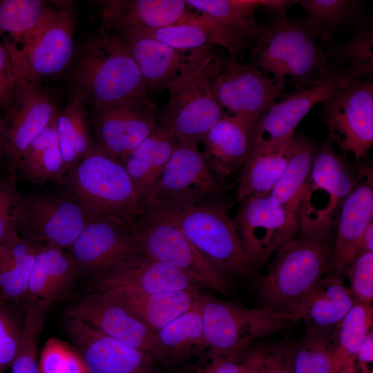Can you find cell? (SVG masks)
Listing matches in <instances>:
<instances>
[{
  "mask_svg": "<svg viewBox=\"0 0 373 373\" xmlns=\"http://www.w3.org/2000/svg\"><path fill=\"white\" fill-rule=\"evenodd\" d=\"M70 79L72 92L93 109L124 99L157 108L128 50L103 28L83 46Z\"/></svg>",
  "mask_w": 373,
  "mask_h": 373,
  "instance_id": "1",
  "label": "cell"
},
{
  "mask_svg": "<svg viewBox=\"0 0 373 373\" xmlns=\"http://www.w3.org/2000/svg\"><path fill=\"white\" fill-rule=\"evenodd\" d=\"M333 39L307 18L276 17L252 47L251 63L287 86L316 77L334 61Z\"/></svg>",
  "mask_w": 373,
  "mask_h": 373,
  "instance_id": "2",
  "label": "cell"
},
{
  "mask_svg": "<svg viewBox=\"0 0 373 373\" xmlns=\"http://www.w3.org/2000/svg\"><path fill=\"white\" fill-rule=\"evenodd\" d=\"M211 46L191 50L187 64L168 85V100L157 116L178 142L200 144L225 113L213 92L212 79L222 65Z\"/></svg>",
  "mask_w": 373,
  "mask_h": 373,
  "instance_id": "3",
  "label": "cell"
},
{
  "mask_svg": "<svg viewBox=\"0 0 373 373\" xmlns=\"http://www.w3.org/2000/svg\"><path fill=\"white\" fill-rule=\"evenodd\" d=\"M68 193L88 221L133 227L142 213L122 163L95 149L66 178Z\"/></svg>",
  "mask_w": 373,
  "mask_h": 373,
  "instance_id": "4",
  "label": "cell"
},
{
  "mask_svg": "<svg viewBox=\"0 0 373 373\" xmlns=\"http://www.w3.org/2000/svg\"><path fill=\"white\" fill-rule=\"evenodd\" d=\"M179 229L224 277H249L254 269L246 258L227 209L207 200L172 204L144 210Z\"/></svg>",
  "mask_w": 373,
  "mask_h": 373,
  "instance_id": "5",
  "label": "cell"
},
{
  "mask_svg": "<svg viewBox=\"0 0 373 373\" xmlns=\"http://www.w3.org/2000/svg\"><path fill=\"white\" fill-rule=\"evenodd\" d=\"M329 240L300 234L277 251L267 273L258 281L262 307L291 313L330 269Z\"/></svg>",
  "mask_w": 373,
  "mask_h": 373,
  "instance_id": "6",
  "label": "cell"
},
{
  "mask_svg": "<svg viewBox=\"0 0 373 373\" xmlns=\"http://www.w3.org/2000/svg\"><path fill=\"white\" fill-rule=\"evenodd\" d=\"M204 336L209 358L240 360L257 339L276 334L297 321L291 312L245 307L202 295Z\"/></svg>",
  "mask_w": 373,
  "mask_h": 373,
  "instance_id": "7",
  "label": "cell"
},
{
  "mask_svg": "<svg viewBox=\"0 0 373 373\" xmlns=\"http://www.w3.org/2000/svg\"><path fill=\"white\" fill-rule=\"evenodd\" d=\"M373 66L332 61L316 77L292 86L260 118L251 146L294 133L309 111L344 88L372 77Z\"/></svg>",
  "mask_w": 373,
  "mask_h": 373,
  "instance_id": "8",
  "label": "cell"
},
{
  "mask_svg": "<svg viewBox=\"0 0 373 373\" xmlns=\"http://www.w3.org/2000/svg\"><path fill=\"white\" fill-rule=\"evenodd\" d=\"M358 182L329 138L319 146L299 207L300 234L329 238L342 204Z\"/></svg>",
  "mask_w": 373,
  "mask_h": 373,
  "instance_id": "9",
  "label": "cell"
},
{
  "mask_svg": "<svg viewBox=\"0 0 373 373\" xmlns=\"http://www.w3.org/2000/svg\"><path fill=\"white\" fill-rule=\"evenodd\" d=\"M298 209L284 206L271 193L240 201L233 222L242 249L254 270L298 234Z\"/></svg>",
  "mask_w": 373,
  "mask_h": 373,
  "instance_id": "10",
  "label": "cell"
},
{
  "mask_svg": "<svg viewBox=\"0 0 373 373\" xmlns=\"http://www.w3.org/2000/svg\"><path fill=\"white\" fill-rule=\"evenodd\" d=\"M130 230L140 252L173 266L199 285L228 292V279L171 223L144 211Z\"/></svg>",
  "mask_w": 373,
  "mask_h": 373,
  "instance_id": "11",
  "label": "cell"
},
{
  "mask_svg": "<svg viewBox=\"0 0 373 373\" xmlns=\"http://www.w3.org/2000/svg\"><path fill=\"white\" fill-rule=\"evenodd\" d=\"M372 79L354 82L323 103L329 140L357 162L366 157L373 144Z\"/></svg>",
  "mask_w": 373,
  "mask_h": 373,
  "instance_id": "12",
  "label": "cell"
},
{
  "mask_svg": "<svg viewBox=\"0 0 373 373\" xmlns=\"http://www.w3.org/2000/svg\"><path fill=\"white\" fill-rule=\"evenodd\" d=\"M73 8L55 10L50 21L28 46L15 48L5 45L17 84L39 82L61 73L72 58L74 48Z\"/></svg>",
  "mask_w": 373,
  "mask_h": 373,
  "instance_id": "13",
  "label": "cell"
},
{
  "mask_svg": "<svg viewBox=\"0 0 373 373\" xmlns=\"http://www.w3.org/2000/svg\"><path fill=\"white\" fill-rule=\"evenodd\" d=\"M216 97L232 115L261 116L286 92L287 86L265 75L254 64L229 56L212 79Z\"/></svg>",
  "mask_w": 373,
  "mask_h": 373,
  "instance_id": "14",
  "label": "cell"
},
{
  "mask_svg": "<svg viewBox=\"0 0 373 373\" xmlns=\"http://www.w3.org/2000/svg\"><path fill=\"white\" fill-rule=\"evenodd\" d=\"M88 220L68 192L23 197L19 236L41 246L67 250Z\"/></svg>",
  "mask_w": 373,
  "mask_h": 373,
  "instance_id": "15",
  "label": "cell"
},
{
  "mask_svg": "<svg viewBox=\"0 0 373 373\" xmlns=\"http://www.w3.org/2000/svg\"><path fill=\"white\" fill-rule=\"evenodd\" d=\"M199 146L178 142L142 211L166 204L199 202L220 192Z\"/></svg>",
  "mask_w": 373,
  "mask_h": 373,
  "instance_id": "16",
  "label": "cell"
},
{
  "mask_svg": "<svg viewBox=\"0 0 373 373\" xmlns=\"http://www.w3.org/2000/svg\"><path fill=\"white\" fill-rule=\"evenodd\" d=\"M64 316L138 348L162 363L155 334L106 292L95 289L81 296L65 306Z\"/></svg>",
  "mask_w": 373,
  "mask_h": 373,
  "instance_id": "17",
  "label": "cell"
},
{
  "mask_svg": "<svg viewBox=\"0 0 373 373\" xmlns=\"http://www.w3.org/2000/svg\"><path fill=\"white\" fill-rule=\"evenodd\" d=\"M59 109L57 97L40 83L23 82L17 85L14 104L3 119L9 174L17 178L18 166L25 151Z\"/></svg>",
  "mask_w": 373,
  "mask_h": 373,
  "instance_id": "18",
  "label": "cell"
},
{
  "mask_svg": "<svg viewBox=\"0 0 373 373\" xmlns=\"http://www.w3.org/2000/svg\"><path fill=\"white\" fill-rule=\"evenodd\" d=\"M93 110L95 149L121 163L156 128L155 110L134 99Z\"/></svg>",
  "mask_w": 373,
  "mask_h": 373,
  "instance_id": "19",
  "label": "cell"
},
{
  "mask_svg": "<svg viewBox=\"0 0 373 373\" xmlns=\"http://www.w3.org/2000/svg\"><path fill=\"white\" fill-rule=\"evenodd\" d=\"M64 329L90 373H162L157 361L146 352L79 320L66 318Z\"/></svg>",
  "mask_w": 373,
  "mask_h": 373,
  "instance_id": "20",
  "label": "cell"
},
{
  "mask_svg": "<svg viewBox=\"0 0 373 373\" xmlns=\"http://www.w3.org/2000/svg\"><path fill=\"white\" fill-rule=\"evenodd\" d=\"M67 251L79 278L93 280L140 252L129 228L99 221H88Z\"/></svg>",
  "mask_w": 373,
  "mask_h": 373,
  "instance_id": "21",
  "label": "cell"
},
{
  "mask_svg": "<svg viewBox=\"0 0 373 373\" xmlns=\"http://www.w3.org/2000/svg\"><path fill=\"white\" fill-rule=\"evenodd\" d=\"M173 266L142 252L122 260L94 280L95 290L146 294L198 287Z\"/></svg>",
  "mask_w": 373,
  "mask_h": 373,
  "instance_id": "22",
  "label": "cell"
},
{
  "mask_svg": "<svg viewBox=\"0 0 373 373\" xmlns=\"http://www.w3.org/2000/svg\"><path fill=\"white\" fill-rule=\"evenodd\" d=\"M115 28L126 29L182 50L218 46L236 57L249 42L240 32L203 13L190 12L184 21L159 28Z\"/></svg>",
  "mask_w": 373,
  "mask_h": 373,
  "instance_id": "23",
  "label": "cell"
},
{
  "mask_svg": "<svg viewBox=\"0 0 373 373\" xmlns=\"http://www.w3.org/2000/svg\"><path fill=\"white\" fill-rule=\"evenodd\" d=\"M358 182L343 202L338 216L336 239L332 246L331 267L341 276L354 259L365 231L372 222V173L358 161Z\"/></svg>",
  "mask_w": 373,
  "mask_h": 373,
  "instance_id": "24",
  "label": "cell"
},
{
  "mask_svg": "<svg viewBox=\"0 0 373 373\" xmlns=\"http://www.w3.org/2000/svg\"><path fill=\"white\" fill-rule=\"evenodd\" d=\"M258 120L224 113L210 128L200 144L203 146L201 152L212 173L225 178L244 166Z\"/></svg>",
  "mask_w": 373,
  "mask_h": 373,
  "instance_id": "25",
  "label": "cell"
},
{
  "mask_svg": "<svg viewBox=\"0 0 373 373\" xmlns=\"http://www.w3.org/2000/svg\"><path fill=\"white\" fill-rule=\"evenodd\" d=\"M107 31L123 42L137 65L148 88L152 90L166 89L191 56V50H179L126 29L114 28Z\"/></svg>",
  "mask_w": 373,
  "mask_h": 373,
  "instance_id": "26",
  "label": "cell"
},
{
  "mask_svg": "<svg viewBox=\"0 0 373 373\" xmlns=\"http://www.w3.org/2000/svg\"><path fill=\"white\" fill-rule=\"evenodd\" d=\"M102 28H159L184 21L189 15L182 0H104Z\"/></svg>",
  "mask_w": 373,
  "mask_h": 373,
  "instance_id": "27",
  "label": "cell"
},
{
  "mask_svg": "<svg viewBox=\"0 0 373 373\" xmlns=\"http://www.w3.org/2000/svg\"><path fill=\"white\" fill-rule=\"evenodd\" d=\"M356 301L341 276L330 274L316 283L291 313L307 329L330 332Z\"/></svg>",
  "mask_w": 373,
  "mask_h": 373,
  "instance_id": "28",
  "label": "cell"
},
{
  "mask_svg": "<svg viewBox=\"0 0 373 373\" xmlns=\"http://www.w3.org/2000/svg\"><path fill=\"white\" fill-rule=\"evenodd\" d=\"M178 142L166 127L157 124L154 131L123 161L142 211Z\"/></svg>",
  "mask_w": 373,
  "mask_h": 373,
  "instance_id": "29",
  "label": "cell"
},
{
  "mask_svg": "<svg viewBox=\"0 0 373 373\" xmlns=\"http://www.w3.org/2000/svg\"><path fill=\"white\" fill-rule=\"evenodd\" d=\"M294 135L251 146L236 191L238 201L271 192L287 166Z\"/></svg>",
  "mask_w": 373,
  "mask_h": 373,
  "instance_id": "30",
  "label": "cell"
},
{
  "mask_svg": "<svg viewBox=\"0 0 373 373\" xmlns=\"http://www.w3.org/2000/svg\"><path fill=\"white\" fill-rule=\"evenodd\" d=\"M79 278L67 250L41 246L37 251L28 285V300L51 304L66 297Z\"/></svg>",
  "mask_w": 373,
  "mask_h": 373,
  "instance_id": "31",
  "label": "cell"
},
{
  "mask_svg": "<svg viewBox=\"0 0 373 373\" xmlns=\"http://www.w3.org/2000/svg\"><path fill=\"white\" fill-rule=\"evenodd\" d=\"M104 292L116 299L154 334L189 310L200 295L198 287L146 294Z\"/></svg>",
  "mask_w": 373,
  "mask_h": 373,
  "instance_id": "32",
  "label": "cell"
},
{
  "mask_svg": "<svg viewBox=\"0 0 373 373\" xmlns=\"http://www.w3.org/2000/svg\"><path fill=\"white\" fill-rule=\"evenodd\" d=\"M56 130L66 180L71 169L95 149L86 104L73 92L57 113Z\"/></svg>",
  "mask_w": 373,
  "mask_h": 373,
  "instance_id": "33",
  "label": "cell"
},
{
  "mask_svg": "<svg viewBox=\"0 0 373 373\" xmlns=\"http://www.w3.org/2000/svg\"><path fill=\"white\" fill-rule=\"evenodd\" d=\"M55 10L41 0H0L3 44L15 48L30 45L41 34Z\"/></svg>",
  "mask_w": 373,
  "mask_h": 373,
  "instance_id": "34",
  "label": "cell"
},
{
  "mask_svg": "<svg viewBox=\"0 0 373 373\" xmlns=\"http://www.w3.org/2000/svg\"><path fill=\"white\" fill-rule=\"evenodd\" d=\"M57 115L25 151L18 166L17 179L20 178L35 184L49 181L65 184L56 130Z\"/></svg>",
  "mask_w": 373,
  "mask_h": 373,
  "instance_id": "35",
  "label": "cell"
},
{
  "mask_svg": "<svg viewBox=\"0 0 373 373\" xmlns=\"http://www.w3.org/2000/svg\"><path fill=\"white\" fill-rule=\"evenodd\" d=\"M201 296L189 310L155 333L162 363L182 359L207 347L203 330Z\"/></svg>",
  "mask_w": 373,
  "mask_h": 373,
  "instance_id": "36",
  "label": "cell"
},
{
  "mask_svg": "<svg viewBox=\"0 0 373 373\" xmlns=\"http://www.w3.org/2000/svg\"><path fill=\"white\" fill-rule=\"evenodd\" d=\"M318 149V146L305 135L294 133L287 166L270 192L284 206L299 210Z\"/></svg>",
  "mask_w": 373,
  "mask_h": 373,
  "instance_id": "37",
  "label": "cell"
},
{
  "mask_svg": "<svg viewBox=\"0 0 373 373\" xmlns=\"http://www.w3.org/2000/svg\"><path fill=\"white\" fill-rule=\"evenodd\" d=\"M373 307L356 301L330 334L329 350L335 373L344 365L355 361L361 345L372 329Z\"/></svg>",
  "mask_w": 373,
  "mask_h": 373,
  "instance_id": "38",
  "label": "cell"
},
{
  "mask_svg": "<svg viewBox=\"0 0 373 373\" xmlns=\"http://www.w3.org/2000/svg\"><path fill=\"white\" fill-rule=\"evenodd\" d=\"M41 247L20 237L6 249L0 258V301L26 303L30 274Z\"/></svg>",
  "mask_w": 373,
  "mask_h": 373,
  "instance_id": "39",
  "label": "cell"
},
{
  "mask_svg": "<svg viewBox=\"0 0 373 373\" xmlns=\"http://www.w3.org/2000/svg\"><path fill=\"white\" fill-rule=\"evenodd\" d=\"M188 7L208 15L244 35L249 42L257 43L263 36L266 26L256 18L260 7L265 9L269 0H186Z\"/></svg>",
  "mask_w": 373,
  "mask_h": 373,
  "instance_id": "40",
  "label": "cell"
},
{
  "mask_svg": "<svg viewBox=\"0 0 373 373\" xmlns=\"http://www.w3.org/2000/svg\"><path fill=\"white\" fill-rule=\"evenodd\" d=\"M298 3L327 39L371 21L363 4L356 0H301Z\"/></svg>",
  "mask_w": 373,
  "mask_h": 373,
  "instance_id": "41",
  "label": "cell"
},
{
  "mask_svg": "<svg viewBox=\"0 0 373 373\" xmlns=\"http://www.w3.org/2000/svg\"><path fill=\"white\" fill-rule=\"evenodd\" d=\"M50 304L28 300L25 305L21 344L10 366L11 373H40L37 357L38 342L46 312Z\"/></svg>",
  "mask_w": 373,
  "mask_h": 373,
  "instance_id": "42",
  "label": "cell"
},
{
  "mask_svg": "<svg viewBox=\"0 0 373 373\" xmlns=\"http://www.w3.org/2000/svg\"><path fill=\"white\" fill-rule=\"evenodd\" d=\"M331 332L306 330L295 344L294 373H333L329 350Z\"/></svg>",
  "mask_w": 373,
  "mask_h": 373,
  "instance_id": "43",
  "label": "cell"
},
{
  "mask_svg": "<svg viewBox=\"0 0 373 373\" xmlns=\"http://www.w3.org/2000/svg\"><path fill=\"white\" fill-rule=\"evenodd\" d=\"M17 178L0 175V247L8 248L19 239L18 228L23 209V197L16 186Z\"/></svg>",
  "mask_w": 373,
  "mask_h": 373,
  "instance_id": "44",
  "label": "cell"
},
{
  "mask_svg": "<svg viewBox=\"0 0 373 373\" xmlns=\"http://www.w3.org/2000/svg\"><path fill=\"white\" fill-rule=\"evenodd\" d=\"M40 373H90L79 350L52 337L44 344L39 358Z\"/></svg>",
  "mask_w": 373,
  "mask_h": 373,
  "instance_id": "45",
  "label": "cell"
},
{
  "mask_svg": "<svg viewBox=\"0 0 373 373\" xmlns=\"http://www.w3.org/2000/svg\"><path fill=\"white\" fill-rule=\"evenodd\" d=\"M295 344L287 339L251 346L258 373H294Z\"/></svg>",
  "mask_w": 373,
  "mask_h": 373,
  "instance_id": "46",
  "label": "cell"
},
{
  "mask_svg": "<svg viewBox=\"0 0 373 373\" xmlns=\"http://www.w3.org/2000/svg\"><path fill=\"white\" fill-rule=\"evenodd\" d=\"M370 21L356 27L346 43L335 46L334 61L373 66V32Z\"/></svg>",
  "mask_w": 373,
  "mask_h": 373,
  "instance_id": "47",
  "label": "cell"
},
{
  "mask_svg": "<svg viewBox=\"0 0 373 373\" xmlns=\"http://www.w3.org/2000/svg\"><path fill=\"white\" fill-rule=\"evenodd\" d=\"M349 289L356 301L371 304L373 300V252L357 254L344 272Z\"/></svg>",
  "mask_w": 373,
  "mask_h": 373,
  "instance_id": "48",
  "label": "cell"
},
{
  "mask_svg": "<svg viewBox=\"0 0 373 373\" xmlns=\"http://www.w3.org/2000/svg\"><path fill=\"white\" fill-rule=\"evenodd\" d=\"M0 301V371L10 367L19 350L22 325Z\"/></svg>",
  "mask_w": 373,
  "mask_h": 373,
  "instance_id": "49",
  "label": "cell"
},
{
  "mask_svg": "<svg viewBox=\"0 0 373 373\" xmlns=\"http://www.w3.org/2000/svg\"><path fill=\"white\" fill-rule=\"evenodd\" d=\"M17 84L8 51L0 41V108L9 111L17 97Z\"/></svg>",
  "mask_w": 373,
  "mask_h": 373,
  "instance_id": "50",
  "label": "cell"
},
{
  "mask_svg": "<svg viewBox=\"0 0 373 373\" xmlns=\"http://www.w3.org/2000/svg\"><path fill=\"white\" fill-rule=\"evenodd\" d=\"M210 362L192 373H242L243 363L240 360L224 358H209Z\"/></svg>",
  "mask_w": 373,
  "mask_h": 373,
  "instance_id": "51",
  "label": "cell"
},
{
  "mask_svg": "<svg viewBox=\"0 0 373 373\" xmlns=\"http://www.w3.org/2000/svg\"><path fill=\"white\" fill-rule=\"evenodd\" d=\"M358 361L357 369L362 372L370 371L367 365L373 361V332L371 330L367 334L359 349L358 350L355 361ZM356 364V363H355Z\"/></svg>",
  "mask_w": 373,
  "mask_h": 373,
  "instance_id": "52",
  "label": "cell"
},
{
  "mask_svg": "<svg viewBox=\"0 0 373 373\" xmlns=\"http://www.w3.org/2000/svg\"><path fill=\"white\" fill-rule=\"evenodd\" d=\"M373 252V224H370L359 242L356 254ZM355 255V256H356Z\"/></svg>",
  "mask_w": 373,
  "mask_h": 373,
  "instance_id": "53",
  "label": "cell"
},
{
  "mask_svg": "<svg viewBox=\"0 0 373 373\" xmlns=\"http://www.w3.org/2000/svg\"><path fill=\"white\" fill-rule=\"evenodd\" d=\"M249 349L242 357L243 363L242 373H258L254 356Z\"/></svg>",
  "mask_w": 373,
  "mask_h": 373,
  "instance_id": "54",
  "label": "cell"
},
{
  "mask_svg": "<svg viewBox=\"0 0 373 373\" xmlns=\"http://www.w3.org/2000/svg\"><path fill=\"white\" fill-rule=\"evenodd\" d=\"M5 158V123L3 119L0 118V164Z\"/></svg>",
  "mask_w": 373,
  "mask_h": 373,
  "instance_id": "55",
  "label": "cell"
},
{
  "mask_svg": "<svg viewBox=\"0 0 373 373\" xmlns=\"http://www.w3.org/2000/svg\"><path fill=\"white\" fill-rule=\"evenodd\" d=\"M335 373H362L359 372L355 365V361L350 362L340 367Z\"/></svg>",
  "mask_w": 373,
  "mask_h": 373,
  "instance_id": "56",
  "label": "cell"
},
{
  "mask_svg": "<svg viewBox=\"0 0 373 373\" xmlns=\"http://www.w3.org/2000/svg\"><path fill=\"white\" fill-rule=\"evenodd\" d=\"M7 249V248H6ZM6 249L0 247V258L3 255L4 252L6 251Z\"/></svg>",
  "mask_w": 373,
  "mask_h": 373,
  "instance_id": "57",
  "label": "cell"
},
{
  "mask_svg": "<svg viewBox=\"0 0 373 373\" xmlns=\"http://www.w3.org/2000/svg\"><path fill=\"white\" fill-rule=\"evenodd\" d=\"M0 373H3V372H2V371H0Z\"/></svg>",
  "mask_w": 373,
  "mask_h": 373,
  "instance_id": "58",
  "label": "cell"
}]
</instances>
